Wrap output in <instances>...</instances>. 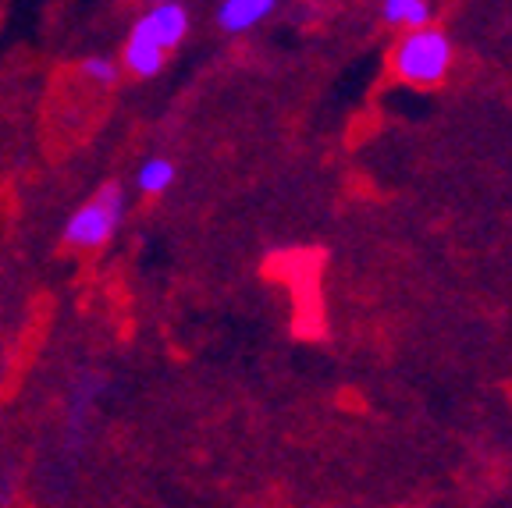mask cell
<instances>
[{
	"label": "cell",
	"instance_id": "cell-6",
	"mask_svg": "<svg viewBox=\"0 0 512 508\" xmlns=\"http://www.w3.org/2000/svg\"><path fill=\"white\" fill-rule=\"evenodd\" d=\"M178 171H175V160L171 157H160V153H150L146 160H139L136 175H132V185H136L139 196L146 199H157L175 185Z\"/></svg>",
	"mask_w": 512,
	"mask_h": 508
},
{
	"label": "cell",
	"instance_id": "cell-2",
	"mask_svg": "<svg viewBox=\"0 0 512 508\" xmlns=\"http://www.w3.org/2000/svg\"><path fill=\"white\" fill-rule=\"evenodd\" d=\"M128 210V192L118 178H107L93 196L82 203L79 210H72V217L64 221L61 242L68 249H79V253H96L104 249L107 242L118 235L121 221H125Z\"/></svg>",
	"mask_w": 512,
	"mask_h": 508
},
{
	"label": "cell",
	"instance_id": "cell-9",
	"mask_svg": "<svg viewBox=\"0 0 512 508\" xmlns=\"http://www.w3.org/2000/svg\"><path fill=\"white\" fill-rule=\"evenodd\" d=\"M118 4H143V0H118Z\"/></svg>",
	"mask_w": 512,
	"mask_h": 508
},
{
	"label": "cell",
	"instance_id": "cell-4",
	"mask_svg": "<svg viewBox=\"0 0 512 508\" xmlns=\"http://www.w3.org/2000/svg\"><path fill=\"white\" fill-rule=\"evenodd\" d=\"M278 4L281 0H221L214 11V25L224 36H246L260 22H267Z\"/></svg>",
	"mask_w": 512,
	"mask_h": 508
},
{
	"label": "cell",
	"instance_id": "cell-8",
	"mask_svg": "<svg viewBox=\"0 0 512 508\" xmlns=\"http://www.w3.org/2000/svg\"><path fill=\"white\" fill-rule=\"evenodd\" d=\"M79 72H82V79L89 82V86H96V89H114L121 82V61L118 57H111V54H89V57H82L79 61Z\"/></svg>",
	"mask_w": 512,
	"mask_h": 508
},
{
	"label": "cell",
	"instance_id": "cell-3",
	"mask_svg": "<svg viewBox=\"0 0 512 508\" xmlns=\"http://www.w3.org/2000/svg\"><path fill=\"white\" fill-rule=\"evenodd\" d=\"M189 29H192V15L182 0H157L143 15H136V22H132L128 32H139L143 40L157 43L160 50L175 54L185 43V36H189Z\"/></svg>",
	"mask_w": 512,
	"mask_h": 508
},
{
	"label": "cell",
	"instance_id": "cell-7",
	"mask_svg": "<svg viewBox=\"0 0 512 508\" xmlns=\"http://www.w3.org/2000/svg\"><path fill=\"white\" fill-rule=\"evenodd\" d=\"M381 18H384V25L406 32V29H416V25H431L434 8H431V0H381Z\"/></svg>",
	"mask_w": 512,
	"mask_h": 508
},
{
	"label": "cell",
	"instance_id": "cell-5",
	"mask_svg": "<svg viewBox=\"0 0 512 508\" xmlns=\"http://www.w3.org/2000/svg\"><path fill=\"white\" fill-rule=\"evenodd\" d=\"M168 57H171L168 50H160L157 43L143 40L139 32H128L125 43H121L118 61L125 75H132V79H139V82H150L168 68Z\"/></svg>",
	"mask_w": 512,
	"mask_h": 508
},
{
	"label": "cell",
	"instance_id": "cell-10",
	"mask_svg": "<svg viewBox=\"0 0 512 508\" xmlns=\"http://www.w3.org/2000/svg\"><path fill=\"white\" fill-rule=\"evenodd\" d=\"M143 4H157V0H143Z\"/></svg>",
	"mask_w": 512,
	"mask_h": 508
},
{
	"label": "cell",
	"instance_id": "cell-1",
	"mask_svg": "<svg viewBox=\"0 0 512 508\" xmlns=\"http://www.w3.org/2000/svg\"><path fill=\"white\" fill-rule=\"evenodd\" d=\"M456 64V47L452 36L438 25H416L399 36L392 50V72L409 86H441Z\"/></svg>",
	"mask_w": 512,
	"mask_h": 508
}]
</instances>
